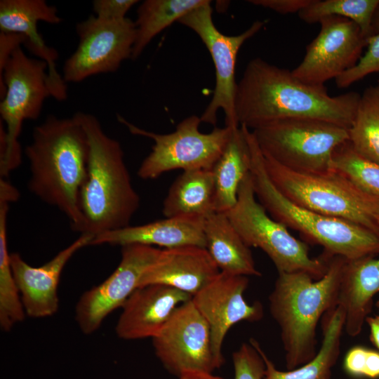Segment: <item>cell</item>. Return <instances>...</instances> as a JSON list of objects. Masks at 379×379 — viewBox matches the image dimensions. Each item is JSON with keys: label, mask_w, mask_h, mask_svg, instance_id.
Masks as SVG:
<instances>
[{"label": "cell", "mask_w": 379, "mask_h": 379, "mask_svg": "<svg viewBox=\"0 0 379 379\" xmlns=\"http://www.w3.org/2000/svg\"><path fill=\"white\" fill-rule=\"evenodd\" d=\"M262 155L269 178L290 201L318 213L352 222L379 234V223L375 219L379 202L363 192L347 176L333 169L323 173L298 172Z\"/></svg>", "instance_id": "6"}, {"label": "cell", "mask_w": 379, "mask_h": 379, "mask_svg": "<svg viewBox=\"0 0 379 379\" xmlns=\"http://www.w3.org/2000/svg\"><path fill=\"white\" fill-rule=\"evenodd\" d=\"M251 153L242 126L232 129L226 146L213 168L215 211L226 213L236 204L240 185L250 172Z\"/></svg>", "instance_id": "26"}, {"label": "cell", "mask_w": 379, "mask_h": 379, "mask_svg": "<svg viewBox=\"0 0 379 379\" xmlns=\"http://www.w3.org/2000/svg\"><path fill=\"white\" fill-rule=\"evenodd\" d=\"M345 313L338 305L323 316V340L319 350L307 363L292 370H278L268 358L259 343L250 339V343L261 354L265 364L263 379H330L340 348V339L345 328Z\"/></svg>", "instance_id": "23"}, {"label": "cell", "mask_w": 379, "mask_h": 379, "mask_svg": "<svg viewBox=\"0 0 379 379\" xmlns=\"http://www.w3.org/2000/svg\"><path fill=\"white\" fill-rule=\"evenodd\" d=\"M213 169L183 171L171 184L163 203L165 218H206L215 212Z\"/></svg>", "instance_id": "25"}, {"label": "cell", "mask_w": 379, "mask_h": 379, "mask_svg": "<svg viewBox=\"0 0 379 379\" xmlns=\"http://www.w3.org/2000/svg\"><path fill=\"white\" fill-rule=\"evenodd\" d=\"M319 22V34L307 46L301 62L291 71L305 84L324 86L358 62L367 38L354 22L345 18L328 16Z\"/></svg>", "instance_id": "14"}, {"label": "cell", "mask_w": 379, "mask_h": 379, "mask_svg": "<svg viewBox=\"0 0 379 379\" xmlns=\"http://www.w3.org/2000/svg\"><path fill=\"white\" fill-rule=\"evenodd\" d=\"M248 285V277L220 272L192 297L209 326L212 352L219 367L224 363L223 342L232 326L242 321H257L263 317L260 302L251 305L244 299Z\"/></svg>", "instance_id": "16"}, {"label": "cell", "mask_w": 379, "mask_h": 379, "mask_svg": "<svg viewBox=\"0 0 379 379\" xmlns=\"http://www.w3.org/2000/svg\"><path fill=\"white\" fill-rule=\"evenodd\" d=\"M192 295L176 288L149 284L136 288L124 302L115 331L124 340L154 337Z\"/></svg>", "instance_id": "19"}, {"label": "cell", "mask_w": 379, "mask_h": 379, "mask_svg": "<svg viewBox=\"0 0 379 379\" xmlns=\"http://www.w3.org/2000/svg\"><path fill=\"white\" fill-rule=\"evenodd\" d=\"M366 46L358 62L335 79L338 88H347L370 74H379V34L368 38Z\"/></svg>", "instance_id": "32"}, {"label": "cell", "mask_w": 379, "mask_h": 379, "mask_svg": "<svg viewBox=\"0 0 379 379\" xmlns=\"http://www.w3.org/2000/svg\"><path fill=\"white\" fill-rule=\"evenodd\" d=\"M251 131L263 154L307 173L332 171L335 149L350 138L349 128L313 119L277 120Z\"/></svg>", "instance_id": "9"}, {"label": "cell", "mask_w": 379, "mask_h": 379, "mask_svg": "<svg viewBox=\"0 0 379 379\" xmlns=\"http://www.w3.org/2000/svg\"><path fill=\"white\" fill-rule=\"evenodd\" d=\"M8 202L0 199V326L9 331L26 315L20 293L14 279L7 246Z\"/></svg>", "instance_id": "29"}, {"label": "cell", "mask_w": 379, "mask_h": 379, "mask_svg": "<svg viewBox=\"0 0 379 379\" xmlns=\"http://www.w3.org/2000/svg\"><path fill=\"white\" fill-rule=\"evenodd\" d=\"M331 166L332 169L347 176L363 192L379 202V164L359 155L349 140L335 149Z\"/></svg>", "instance_id": "31"}, {"label": "cell", "mask_w": 379, "mask_h": 379, "mask_svg": "<svg viewBox=\"0 0 379 379\" xmlns=\"http://www.w3.org/2000/svg\"><path fill=\"white\" fill-rule=\"evenodd\" d=\"M211 1L191 11L178 22L194 31L206 46L212 58L215 70V86L212 99L200 117L201 122L215 126L217 114L222 109L225 126H240L234 112V98L237 83L235 68L239 51L244 43L256 34L265 21L256 20L238 35L227 36L215 27L212 18Z\"/></svg>", "instance_id": "11"}, {"label": "cell", "mask_w": 379, "mask_h": 379, "mask_svg": "<svg viewBox=\"0 0 379 379\" xmlns=\"http://www.w3.org/2000/svg\"><path fill=\"white\" fill-rule=\"evenodd\" d=\"M179 379H225L204 371H190L178 377Z\"/></svg>", "instance_id": "40"}, {"label": "cell", "mask_w": 379, "mask_h": 379, "mask_svg": "<svg viewBox=\"0 0 379 379\" xmlns=\"http://www.w3.org/2000/svg\"><path fill=\"white\" fill-rule=\"evenodd\" d=\"M379 0H312L298 13L307 23L319 22L328 16H340L354 22L368 39L371 34V22Z\"/></svg>", "instance_id": "30"}, {"label": "cell", "mask_w": 379, "mask_h": 379, "mask_svg": "<svg viewBox=\"0 0 379 379\" xmlns=\"http://www.w3.org/2000/svg\"><path fill=\"white\" fill-rule=\"evenodd\" d=\"M375 219L378 221V222L379 223V208H378V211H377V213L375 214Z\"/></svg>", "instance_id": "42"}, {"label": "cell", "mask_w": 379, "mask_h": 379, "mask_svg": "<svg viewBox=\"0 0 379 379\" xmlns=\"http://www.w3.org/2000/svg\"><path fill=\"white\" fill-rule=\"evenodd\" d=\"M51 96L48 65L32 58L21 46L0 72V173L4 178L21 162L18 136L24 121L37 119L46 99Z\"/></svg>", "instance_id": "7"}, {"label": "cell", "mask_w": 379, "mask_h": 379, "mask_svg": "<svg viewBox=\"0 0 379 379\" xmlns=\"http://www.w3.org/2000/svg\"><path fill=\"white\" fill-rule=\"evenodd\" d=\"M364 377L371 379L379 378V352L368 350Z\"/></svg>", "instance_id": "38"}, {"label": "cell", "mask_w": 379, "mask_h": 379, "mask_svg": "<svg viewBox=\"0 0 379 379\" xmlns=\"http://www.w3.org/2000/svg\"><path fill=\"white\" fill-rule=\"evenodd\" d=\"M360 94L331 96L325 86L305 84L287 69L251 60L237 83L234 112L239 126L254 130L286 119H313L351 127Z\"/></svg>", "instance_id": "1"}, {"label": "cell", "mask_w": 379, "mask_h": 379, "mask_svg": "<svg viewBox=\"0 0 379 379\" xmlns=\"http://www.w3.org/2000/svg\"><path fill=\"white\" fill-rule=\"evenodd\" d=\"M208 0H145L140 4L134 21L136 36L131 60H136L151 41L182 17Z\"/></svg>", "instance_id": "27"}, {"label": "cell", "mask_w": 379, "mask_h": 379, "mask_svg": "<svg viewBox=\"0 0 379 379\" xmlns=\"http://www.w3.org/2000/svg\"><path fill=\"white\" fill-rule=\"evenodd\" d=\"M89 145L86 175L79 194L84 233L96 236L129 226L140 206L119 141L108 136L97 117L78 112Z\"/></svg>", "instance_id": "4"}, {"label": "cell", "mask_w": 379, "mask_h": 379, "mask_svg": "<svg viewBox=\"0 0 379 379\" xmlns=\"http://www.w3.org/2000/svg\"><path fill=\"white\" fill-rule=\"evenodd\" d=\"M234 379H263L265 361L258 350L249 342L244 343L233 352Z\"/></svg>", "instance_id": "33"}, {"label": "cell", "mask_w": 379, "mask_h": 379, "mask_svg": "<svg viewBox=\"0 0 379 379\" xmlns=\"http://www.w3.org/2000/svg\"><path fill=\"white\" fill-rule=\"evenodd\" d=\"M251 153L250 175L258 201L274 220L300 232L324 253L348 260L379 254V234L352 222L324 215L286 198L269 178L252 131L244 126Z\"/></svg>", "instance_id": "5"}, {"label": "cell", "mask_w": 379, "mask_h": 379, "mask_svg": "<svg viewBox=\"0 0 379 379\" xmlns=\"http://www.w3.org/2000/svg\"><path fill=\"white\" fill-rule=\"evenodd\" d=\"M376 306L378 307V314H379V300H378L377 303H376ZM379 317V314L378 315Z\"/></svg>", "instance_id": "43"}, {"label": "cell", "mask_w": 379, "mask_h": 379, "mask_svg": "<svg viewBox=\"0 0 379 379\" xmlns=\"http://www.w3.org/2000/svg\"><path fill=\"white\" fill-rule=\"evenodd\" d=\"M204 218L184 216L165 218L142 225L108 231L94 237L91 245L130 244L172 248L183 246L206 247Z\"/></svg>", "instance_id": "21"}, {"label": "cell", "mask_w": 379, "mask_h": 379, "mask_svg": "<svg viewBox=\"0 0 379 379\" xmlns=\"http://www.w3.org/2000/svg\"><path fill=\"white\" fill-rule=\"evenodd\" d=\"M152 339L157 358L178 377L220 368L212 352L209 326L192 299L178 307Z\"/></svg>", "instance_id": "13"}, {"label": "cell", "mask_w": 379, "mask_h": 379, "mask_svg": "<svg viewBox=\"0 0 379 379\" xmlns=\"http://www.w3.org/2000/svg\"><path fill=\"white\" fill-rule=\"evenodd\" d=\"M220 272L206 248L183 246L165 248L145 272L138 287L161 284L192 297Z\"/></svg>", "instance_id": "20"}, {"label": "cell", "mask_w": 379, "mask_h": 379, "mask_svg": "<svg viewBox=\"0 0 379 379\" xmlns=\"http://www.w3.org/2000/svg\"><path fill=\"white\" fill-rule=\"evenodd\" d=\"M368 349L355 346L346 354L344 368L346 372L354 377H364L365 367Z\"/></svg>", "instance_id": "36"}, {"label": "cell", "mask_w": 379, "mask_h": 379, "mask_svg": "<svg viewBox=\"0 0 379 379\" xmlns=\"http://www.w3.org/2000/svg\"><path fill=\"white\" fill-rule=\"evenodd\" d=\"M26 37L20 34L0 32V72L12 53L26 43Z\"/></svg>", "instance_id": "37"}, {"label": "cell", "mask_w": 379, "mask_h": 379, "mask_svg": "<svg viewBox=\"0 0 379 379\" xmlns=\"http://www.w3.org/2000/svg\"><path fill=\"white\" fill-rule=\"evenodd\" d=\"M366 322L369 327L370 339L379 350V317H367Z\"/></svg>", "instance_id": "39"}, {"label": "cell", "mask_w": 379, "mask_h": 379, "mask_svg": "<svg viewBox=\"0 0 379 379\" xmlns=\"http://www.w3.org/2000/svg\"><path fill=\"white\" fill-rule=\"evenodd\" d=\"M347 259L331 256L325 274L314 279L304 272H279L269 296L270 310L278 324L287 370L312 359L321 317L338 306Z\"/></svg>", "instance_id": "3"}, {"label": "cell", "mask_w": 379, "mask_h": 379, "mask_svg": "<svg viewBox=\"0 0 379 379\" xmlns=\"http://www.w3.org/2000/svg\"><path fill=\"white\" fill-rule=\"evenodd\" d=\"M59 24L62 21L55 6L44 0H1L0 32L20 34L26 37L25 46L48 65L49 87L55 100L67 98V84L55 67L58 53L47 46L37 29L39 22Z\"/></svg>", "instance_id": "18"}, {"label": "cell", "mask_w": 379, "mask_h": 379, "mask_svg": "<svg viewBox=\"0 0 379 379\" xmlns=\"http://www.w3.org/2000/svg\"><path fill=\"white\" fill-rule=\"evenodd\" d=\"M251 4L269 8L281 14L299 13L312 2V0H251Z\"/></svg>", "instance_id": "35"}, {"label": "cell", "mask_w": 379, "mask_h": 379, "mask_svg": "<svg viewBox=\"0 0 379 379\" xmlns=\"http://www.w3.org/2000/svg\"><path fill=\"white\" fill-rule=\"evenodd\" d=\"M349 133V142L354 150L379 164V81L360 94Z\"/></svg>", "instance_id": "28"}, {"label": "cell", "mask_w": 379, "mask_h": 379, "mask_svg": "<svg viewBox=\"0 0 379 379\" xmlns=\"http://www.w3.org/2000/svg\"><path fill=\"white\" fill-rule=\"evenodd\" d=\"M379 293V258L366 256L347 260L344 266L338 305L345 313V330L352 337L359 335Z\"/></svg>", "instance_id": "22"}, {"label": "cell", "mask_w": 379, "mask_h": 379, "mask_svg": "<svg viewBox=\"0 0 379 379\" xmlns=\"http://www.w3.org/2000/svg\"><path fill=\"white\" fill-rule=\"evenodd\" d=\"M25 154L31 173L29 190L65 214L74 230L84 233L79 194L86 175L89 145L79 121L74 115L47 117L34 127Z\"/></svg>", "instance_id": "2"}, {"label": "cell", "mask_w": 379, "mask_h": 379, "mask_svg": "<svg viewBox=\"0 0 379 379\" xmlns=\"http://www.w3.org/2000/svg\"><path fill=\"white\" fill-rule=\"evenodd\" d=\"M138 2L137 0H94L92 9L99 19L117 21L127 18L128 11Z\"/></svg>", "instance_id": "34"}, {"label": "cell", "mask_w": 379, "mask_h": 379, "mask_svg": "<svg viewBox=\"0 0 379 379\" xmlns=\"http://www.w3.org/2000/svg\"><path fill=\"white\" fill-rule=\"evenodd\" d=\"M206 249L220 272L239 276L260 277L250 247L226 215L215 212L204 220Z\"/></svg>", "instance_id": "24"}, {"label": "cell", "mask_w": 379, "mask_h": 379, "mask_svg": "<svg viewBox=\"0 0 379 379\" xmlns=\"http://www.w3.org/2000/svg\"><path fill=\"white\" fill-rule=\"evenodd\" d=\"M76 33L77 48L62 67V77L66 84L114 72L124 60L131 59L136 27L128 18L107 21L92 15L76 25Z\"/></svg>", "instance_id": "12"}, {"label": "cell", "mask_w": 379, "mask_h": 379, "mask_svg": "<svg viewBox=\"0 0 379 379\" xmlns=\"http://www.w3.org/2000/svg\"><path fill=\"white\" fill-rule=\"evenodd\" d=\"M94 235L82 233L71 244L40 267L27 264L18 253H10V262L27 315L42 318L58 309V286L63 268L81 248L91 244Z\"/></svg>", "instance_id": "17"}, {"label": "cell", "mask_w": 379, "mask_h": 379, "mask_svg": "<svg viewBox=\"0 0 379 379\" xmlns=\"http://www.w3.org/2000/svg\"><path fill=\"white\" fill-rule=\"evenodd\" d=\"M379 34V5L378 6L373 14L371 22V36ZM370 36V37H371Z\"/></svg>", "instance_id": "41"}, {"label": "cell", "mask_w": 379, "mask_h": 379, "mask_svg": "<svg viewBox=\"0 0 379 379\" xmlns=\"http://www.w3.org/2000/svg\"><path fill=\"white\" fill-rule=\"evenodd\" d=\"M161 251L140 244L121 246V258L116 270L100 284L84 293L77 302L75 319L82 333H94L110 313L123 306Z\"/></svg>", "instance_id": "15"}, {"label": "cell", "mask_w": 379, "mask_h": 379, "mask_svg": "<svg viewBox=\"0 0 379 379\" xmlns=\"http://www.w3.org/2000/svg\"><path fill=\"white\" fill-rule=\"evenodd\" d=\"M117 118L132 134L154 141L152 151L137 172L143 180L156 179L176 169H213L234 128L215 126L211 132L204 133L199 129L200 117L191 115L182 120L173 132L159 134L138 127L119 114Z\"/></svg>", "instance_id": "10"}, {"label": "cell", "mask_w": 379, "mask_h": 379, "mask_svg": "<svg viewBox=\"0 0 379 379\" xmlns=\"http://www.w3.org/2000/svg\"><path fill=\"white\" fill-rule=\"evenodd\" d=\"M225 214L245 244L265 252L278 273L304 272L319 279L326 272L331 255L312 258L307 244L267 213L255 197L250 172L240 185L235 205Z\"/></svg>", "instance_id": "8"}]
</instances>
